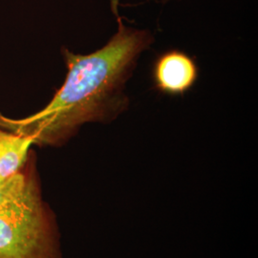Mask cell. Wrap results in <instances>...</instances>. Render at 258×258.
Instances as JSON below:
<instances>
[{"mask_svg": "<svg viewBox=\"0 0 258 258\" xmlns=\"http://www.w3.org/2000/svg\"><path fill=\"white\" fill-rule=\"evenodd\" d=\"M118 31L105 46L89 55L62 50L67 76L46 106L23 118L0 113V128L34 139L40 147H60L86 122H108L126 110L125 84L139 55L152 44L148 30L128 27L118 13V0H111Z\"/></svg>", "mask_w": 258, "mask_h": 258, "instance_id": "6da1fadb", "label": "cell"}, {"mask_svg": "<svg viewBox=\"0 0 258 258\" xmlns=\"http://www.w3.org/2000/svg\"><path fill=\"white\" fill-rule=\"evenodd\" d=\"M0 258H63L56 217L45 201L30 212L0 215Z\"/></svg>", "mask_w": 258, "mask_h": 258, "instance_id": "7a4b0ae2", "label": "cell"}, {"mask_svg": "<svg viewBox=\"0 0 258 258\" xmlns=\"http://www.w3.org/2000/svg\"><path fill=\"white\" fill-rule=\"evenodd\" d=\"M43 202L36 158L31 152L26 165L19 173L0 180V215L30 212Z\"/></svg>", "mask_w": 258, "mask_h": 258, "instance_id": "3957f363", "label": "cell"}, {"mask_svg": "<svg viewBox=\"0 0 258 258\" xmlns=\"http://www.w3.org/2000/svg\"><path fill=\"white\" fill-rule=\"evenodd\" d=\"M198 69L189 55L171 50L157 58L153 67V81L159 91L167 95H184L197 80Z\"/></svg>", "mask_w": 258, "mask_h": 258, "instance_id": "277c9868", "label": "cell"}, {"mask_svg": "<svg viewBox=\"0 0 258 258\" xmlns=\"http://www.w3.org/2000/svg\"><path fill=\"white\" fill-rule=\"evenodd\" d=\"M34 139L0 128V180L19 173L31 155Z\"/></svg>", "mask_w": 258, "mask_h": 258, "instance_id": "5b68a950", "label": "cell"}]
</instances>
